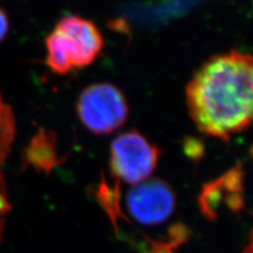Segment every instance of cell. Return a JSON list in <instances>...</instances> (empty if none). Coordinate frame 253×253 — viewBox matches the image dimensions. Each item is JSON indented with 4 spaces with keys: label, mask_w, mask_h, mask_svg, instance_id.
<instances>
[{
    "label": "cell",
    "mask_w": 253,
    "mask_h": 253,
    "mask_svg": "<svg viewBox=\"0 0 253 253\" xmlns=\"http://www.w3.org/2000/svg\"><path fill=\"white\" fill-rule=\"evenodd\" d=\"M160 161V150L141 133L131 130L113 139L110 147L112 175L131 186L151 177Z\"/></svg>",
    "instance_id": "4"
},
{
    "label": "cell",
    "mask_w": 253,
    "mask_h": 253,
    "mask_svg": "<svg viewBox=\"0 0 253 253\" xmlns=\"http://www.w3.org/2000/svg\"><path fill=\"white\" fill-rule=\"evenodd\" d=\"M168 236V240L165 242L152 241L151 253H174V249L186 242L188 230L183 225H175L170 229Z\"/></svg>",
    "instance_id": "9"
},
{
    "label": "cell",
    "mask_w": 253,
    "mask_h": 253,
    "mask_svg": "<svg viewBox=\"0 0 253 253\" xmlns=\"http://www.w3.org/2000/svg\"><path fill=\"white\" fill-rule=\"evenodd\" d=\"M9 19L5 12L0 7V42H1L9 32Z\"/></svg>",
    "instance_id": "11"
},
{
    "label": "cell",
    "mask_w": 253,
    "mask_h": 253,
    "mask_svg": "<svg viewBox=\"0 0 253 253\" xmlns=\"http://www.w3.org/2000/svg\"><path fill=\"white\" fill-rule=\"evenodd\" d=\"M129 215L144 226H157L169 219L176 208L171 186L160 178H149L133 186L126 199Z\"/></svg>",
    "instance_id": "5"
},
{
    "label": "cell",
    "mask_w": 253,
    "mask_h": 253,
    "mask_svg": "<svg viewBox=\"0 0 253 253\" xmlns=\"http://www.w3.org/2000/svg\"><path fill=\"white\" fill-rule=\"evenodd\" d=\"M16 133V122L13 110L4 100L0 91V166L6 160Z\"/></svg>",
    "instance_id": "8"
},
{
    "label": "cell",
    "mask_w": 253,
    "mask_h": 253,
    "mask_svg": "<svg viewBox=\"0 0 253 253\" xmlns=\"http://www.w3.org/2000/svg\"><path fill=\"white\" fill-rule=\"evenodd\" d=\"M253 60L240 51L206 61L187 84L189 114L203 134L223 140L251 125Z\"/></svg>",
    "instance_id": "1"
},
{
    "label": "cell",
    "mask_w": 253,
    "mask_h": 253,
    "mask_svg": "<svg viewBox=\"0 0 253 253\" xmlns=\"http://www.w3.org/2000/svg\"><path fill=\"white\" fill-rule=\"evenodd\" d=\"M25 161L37 170L51 172L63 161L57 149V138L50 131L42 129L26 149Z\"/></svg>",
    "instance_id": "7"
},
{
    "label": "cell",
    "mask_w": 253,
    "mask_h": 253,
    "mask_svg": "<svg viewBox=\"0 0 253 253\" xmlns=\"http://www.w3.org/2000/svg\"><path fill=\"white\" fill-rule=\"evenodd\" d=\"M244 169L235 166L216 179L204 185L199 196V206L203 215L210 220L217 219L219 210L226 207L239 213L245 208Z\"/></svg>",
    "instance_id": "6"
},
{
    "label": "cell",
    "mask_w": 253,
    "mask_h": 253,
    "mask_svg": "<svg viewBox=\"0 0 253 253\" xmlns=\"http://www.w3.org/2000/svg\"><path fill=\"white\" fill-rule=\"evenodd\" d=\"M76 112L79 121L96 135L115 132L126 123L128 102L123 92L111 84L88 85L78 96Z\"/></svg>",
    "instance_id": "3"
},
{
    "label": "cell",
    "mask_w": 253,
    "mask_h": 253,
    "mask_svg": "<svg viewBox=\"0 0 253 253\" xmlns=\"http://www.w3.org/2000/svg\"><path fill=\"white\" fill-rule=\"evenodd\" d=\"M104 38L93 22L81 16L61 18L45 39V62L52 72L66 75L90 66L104 49Z\"/></svg>",
    "instance_id": "2"
},
{
    "label": "cell",
    "mask_w": 253,
    "mask_h": 253,
    "mask_svg": "<svg viewBox=\"0 0 253 253\" xmlns=\"http://www.w3.org/2000/svg\"><path fill=\"white\" fill-rule=\"evenodd\" d=\"M9 210H10V205H9V201L6 199L3 178L1 175V172H0V234H1L2 228H3V216L7 212H9Z\"/></svg>",
    "instance_id": "10"
}]
</instances>
